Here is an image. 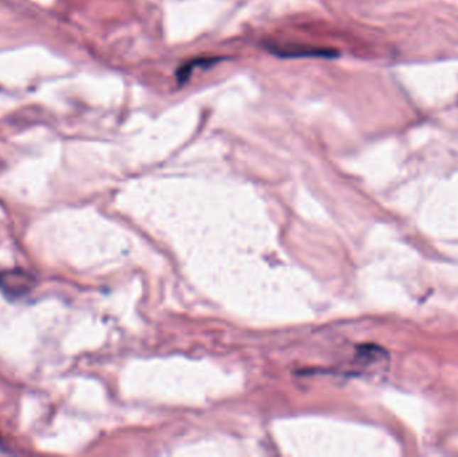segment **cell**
<instances>
[{
  "label": "cell",
  "mask_w": 458,
  "mask_h": 457,
  "mask_svg": "<svg viewBox=\"0 0 458 457\" xmlns=\"http://www.w3.org/2000/svg\"><path fill=\"white\" fill-rule=\"evenodd\" d=\"M30 276L22 271H9L6 274H0V287L7 295H23L30 290Z\"/></svg>",
  "instance_id": "obj_1"
},
{
  "label": "cell",
  "mask_w": 458,
  "mask_h": 457,
  "mask_svg": "<svg viewBox=\"0 0 458 457\" xmlns=\"http://www.w3.org/2000/svg\"><path fill=\"white\" fill-rule=\"evenodd\" d=\"M271 53H275L278 57H284V58H299V57H322V58H332L337 57L335 51H329V50H276L272 48Z\"/></svg>",
  "instance_id": "obj_2"
}]
</instances>
